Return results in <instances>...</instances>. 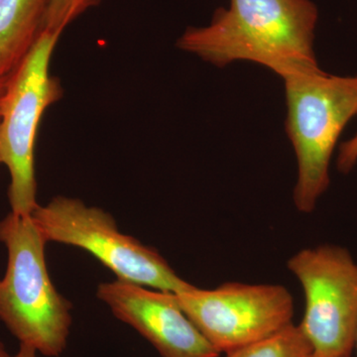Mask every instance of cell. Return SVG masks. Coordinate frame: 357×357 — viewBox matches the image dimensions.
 <instances>
[{"instance_id":"cell-1","label":"cell","mask_w":357,"mask_h":357,"mask_svg":"<svg viewBox=\"0 0 357 357\" xmlns=\"http://www.w3.org/2000/svg\"><path fill=\"white\" fill-rule=\"evenodd\" d=\"M318 20L311 0H229L210 24L188 28L177 47L217 67L248 61L285 79L321 70L314 50Z\"/></svg>"},{"instance_id":"cell-2","label":"cell","mask_w":357,"mask_h":357,"mask_svg":"<svg viewBox=\"0 0 357 357\" xmlns=\"http://www.w3.org/2000/svg\"><path fill=\"white\" fill-rule=\"evenodd\" d=\"M0 243L7 250L0 279V321L21 344L39 354L60 356L72 326V304L52 283L46 239L31 215L11 211L0 220Z\"/></svg>"},{"instance_id":"cell-3","label":"cell","mask_w":357,"mask_h":357,"mask_svg":"<svg viewBox=\"0 0 357 357\" xmlns=\"http://www.w3.org/2000/svg\"><path fill=\"white\" fill-rule=\"evenodd\" d=\"M285 129L298 161L294 203L310 213L330 185V165L340 134L357 115V76L319 70L285 77Z\"/></svg>"},{"instance_id":"cell-4","label":"cell","mask_w":357,"mask_h":357,"mask_svg":"<svg viewBox=\"0 0 357 357\" xmlns=\"http://www.w3.org/2000/svg\"><path fill=\"white\" fill-rule=\"evenodd\" d=\"M61 34L44 31L20 65L8 75L0 102V162L8 169L11 211L31 215L37 203L35 144L42 117L63 98L50 75L52 55Z\"/></svg>"},{"instance_id":"cell-5","label":"cell","mask_w":357,"mask_h":357,"mask_svg":"<svg viewBox=\"0 0 357 357\" xmlns=\"http://www.w3.org/2000/svg\"><path fill=\"white\" fill-rule=\"evenodd\" d=\"M31 217L47 243L83 249L114 272L117 280L174 294L192 286L156 249L122 234L109 213L81 199L56 197L39 204Z\"/></svg>"},{"instance_id":"cell-6","label":"cell","mask_w":357,"mask_h":357,"mask_svg":"<svg viewBox=\"0 0 357 357\" xmlns=\"http://www.w3.org/2000/svg\"><path fill=\"white\" fill-rule=\"evenodd\" d=\"M287 266L304 291L299 326L312 357H351L357 333V263L349 251L337 245L305 248Z\"/></svg>"},{"instance_id":"cell-7","label":"cell","mask_w":357,"mask_h":357,"mask_svg":"<svg viewBox=\"0 0 357 357\" xmlns=\"http://www.w3.org/2000/svg\"><path fill=\"white\" fill-rule=\"evenodd\" d=\"M175 295L183 312L220 354L292 324L293 297L282 285L231 282L213 290L192 285Z\"/></svg>"},{"instance_id":"cell-8","label":"cell","mask_w":357,"mask_h":357,"mask_svg":"<svg viewBox=\"0 0 357 357\" xmlns=\"http://www.w3.org/2000/svg\"><path fill=\"white\" fill-rule=\"evenodd\" d=\"M96 296L162 357L220 356L181 309L174 293L115 280L100 284Z\"/></svg>"},{"instance_id":"cell-9","label":"cell","mask_w":357,"mask_h":357,"mask_svg":"<svg viewBox=\"0 0 357 357\" xmlns=\"http://www.w3.org/2000/svg\"><path fill=\"white\" fill-rule=\"evenodd\" d=\"M51 0H0V77L8 76L31 50Z\"/></svg>"},{"instance_id":"cell-10","label":"cell","mask_w":357,"mask_h":357,"mask_svg":"<svg viewBox=\"0 0 357 357\" xmlns=\"http://www.w3.org/2000/svg\"><path fill=\"white\" fill-rule=\"evenodd\" d=\"M311 344L299 325L285 326L252 344L229 352L225 357H312Z\"/></svg>"},{"instance_id":"cell-11","label":"cell","mask_w":357,"mask_h":357,"mask_svg":"<svg viewBox=\"0 0 357 357\" xmlns=\"http://www.w3.org/2000/svg\"><path fill=\"white\" fill-rule=\"evenodd\" d=\"M102 0H51L44 23V31H63L89 9L100 6Z\"/></svg>"},{"instance_id":"cell-12","label":"cell","mask_w":357,"mask_h":357,"mask_svg":"<svg viewBox=\"0 0 357 357\" xmlns=\"http://www.w3.org/2000/svg\"><path fill=\"white\" fill-rule=\"evenodd\" d=\"M357 163V132L340 146L337 166L340 172H351Z\"/></svg>"},{"instance_id":"cell-13","label":"cell","mask_w":357,"mask_h":357,"mask_svg":"<svg viewBox=\"0 0 357 357\" xmlns=\"http://www.w3.org/2000/svg\"><path fill=\"white\" fill-rule=\"evenodd\" d=\"M11 357H39V354L29 345L21 344L15 356Z\"/></svg>"},{"instance_id":"cell-14","label":"cell","mask_w":357,"mask_h":357,"mask_svg":"<svg viewBox=\"0 0 357 357\" xmlns=\"http://www.w3.org/2000/svg\"><path fill=\"white\" fill-rule=\"evenodd\" d=\"M7 79H8V76L0 77V102H1L2 96L6 91Z\"/></svg>"},{"instance_id":"cell-15","label":"cell","mask_w":357,"mask_h":357,"mask_svg":"<svg viewBox=\"0 0 357 357\" xmlns=\"http://www.w3.org/2000/svg\"><path fill=\"white\" fill-rule=\"evenodd\" d=\"M0 357H11L1 340H0Z\"/></svg>"},{"instance_id":"cell-16","label":"cell","mask_w":357,"mask_h":357,"mask_svg":"<svg viewBox=\"0 0 357 357\" xmlns=\"http://www.w3.org/2000/svg\"><path fill=\"white\" fill-rule=\"evenodd\" d=\"M356 349L357 351V333H356Z\"/></svg>"},{"instance_id":"cell-17","label":"cell","mask_w":357,"mask_h":357,"mask_svg":"<svg viewBox=\"0 0 357 357\" xmlns=\"http://www.w3.org/2000/svg\"><path fill=\"white\" fill-rule=\"evenodd\" d=\"M0 164H1V162H0Z\"/></svg>"},{"instance_id":"cell-18","label":"cell","mask_w":357,"mask_h":357,"mask_svg":"<svg viewBox=\"0 0 357 357\" xmlns=\"http://www.w3.org/2000/svg\"></svg>"}]
</instances>
